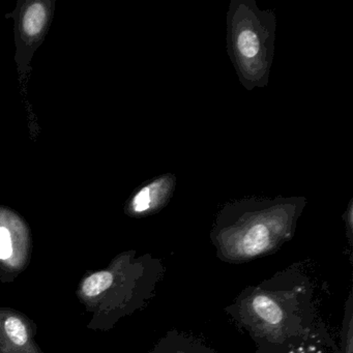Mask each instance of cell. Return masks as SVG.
I'll return each instance as SVG.
<instances>
[{"label":"cell","mask_w":353,"mask_h":353,"mask_svg":"<svg viewBox=\"0 0 353 353\" xmlns=\"http://www.w3.org/2000/svg\"><path fill=\"white\" fill-rule=\"evenodd\" d=\"M327 282L312 261H299L245 287L224 312L255 353H339Z\"/></svg>","instance_id":"6da1fadb"},{"label":"cell","mask_w":353,"mask_h":353,"mask_svg":"<svg viewBox=\"0 0 353 353\" xmlns=\"http://www.w3.org/2000/svg\"><path fill=\"white\" fill-rule=\"evenodd\" d=\"M305 205V197L247 198L225 204L210 231L216 257L241 264L276 253L294 236Z\"/></svg>","instance_id":"7a4b0ae2"},{"label":"cell","mask_w":353,"mask_h":353,"mask_svg":"<svg viewBox=\"0 0 353 353\" xmlns=\"http://www.w3.org/2000/svg\"><path fill=\"white\" fill-rule=\"evenodd\" d=\"M276 18L254 0H232L227 14V51L245 90L265 88L274 53Z\"/></svg>","instance_id":"3957f363"},{"label":"cell","mask_w":353,"mask_h":353,"mask_svg":"<svg viewBox=\"0 0 353 353\" xmlns=\"http://www.w3.org/2000/svg\"><path fill=\"white\" fill-rule=\"evenodd\" d=\"M51 3L49 1H26L19 3L12 14L16 22V44L17 61L28 65L32 53L44 40L51 21Z\"/></svg>","instance_id":"277c9868"},{"label":"cell","mask_w":353,"mask_h":353,"mask_svg":"<svg viewBox=\"0 0 353 353\" xmlns=\"http://www.w3.org/2000/svg\"><path fill=\"white\" fill-rule=\"evenodd\" d=\"M176 185L173 174L161 175L142 185L128 203V212L132 216H143L156 214L165 208L172 198Z\"/></svg>","instance_id":"5b68a950"},{"label":"cell","mask_w":353,"mask_h":353,"mask_svg":"<svg viewBox=\"0 0 353 353\" xmlns=\"http://www.w3.org/2000/svg\"><path fill=\"white\" fill-rule=\"evenodd\" d=\"M152 353H216V351L198 336L173 328L159 339Z\"/></svg>","instance_id":"8992f818"},{"label":"cell","mask_w":353,"mask_h":353,"mask_svg":"<svg viewBox=\"0 0 353 353\" xmlns=\"http://www.w3.org/2000/svg\"><path fill=\"white\" fill-rule=\"evenodd\" d=\"M339 353H353V294L349 293L339 332Z\"/></svg>","instance_id":"52a82bcc"},{"label":"cell","mask_w":353,"mask_h":353,"mask_svg":"<svg viewBox=\"0 0 353 353\" xmlns=\"http://www.w3.org/2000/svg\"><path fill=\"white\" fill-rule=\"evenodd\" d=\"M114 274L109 270H103L88 276L82 284V292L85 296L96 297L109 290L114 283Z\"/></svg>","instance_id":"ba28073f"},{"label":"cell","mask_w":353,"mask_h":353,"mask_svg":"<svg viewBox=\"0 0 353 353\" xmlns=\"http://www.w3.org/2000/svg\"><path fill=\"white\" fill-rule=\"evenodd\" d=\"M5 330L8 336L14 344L23 346L28 342V330L26 324L17 317H10L6 320Z\"/></svg>","instance_id":"9c48e42d"},{"label":"cell","mask_w":353,"mask_h":353,"mask_svg":"<svg viewBox=\"0 0 353 353\" xmlns=\"http://www.w3.org/2000/svg\"><path fill=\"white\" fill-rule=\"evenodd\" d=\"M12 253L11 233L6 227H0V259H8Z\"/></svg>","instance_id":"30bf717a"},{"label":"cell","mask_w":353,"mask_h":353,"mask_svg":"<svg viewBox=\"0 0 353 353\" xmlns=\"http://www.w3.org/2000/svg\"><path fill=\"white\" fill-rule=\"evenodd\" d=\"M345 223L347 227V237H348L349 243L352 245V234H353V225H352V200L348 205V210L344 214Z\"/></svg>","instance_id":"8fae6325"}]
</instances>
